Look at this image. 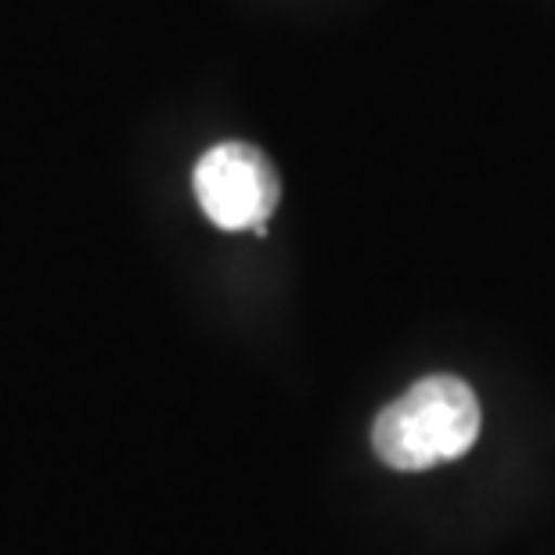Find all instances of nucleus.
I'll return each instance as SVG.
<instances>
[{"mask_svg":"<svg viewBox=\"0 0 555 555\" xmlns=\"http://www.w3.org/2000/svg\"><path fill=\"white\" fill-rule=\"evenodd\" d=\"M480 437V401L459 375H426L386 404L372 426L375 454L401 473H422L465 454Z\"/></svg>","mask_w":555,"mask_h":555,"instance_id":"obj_1","label":"nucleus"},{"mask_svg":"<svg viewBox=\"0 0 555 555\" xmlns=\"http://www.w3.org/2000/svg\"><path fill=\"white\" fill-rule=\"evenodd\" d=\"M195 195L217 228H263L278 206V173L260 149L246 141H224L198 159Z\"/></svg>","mask_w":555,"mask_h":555,"instance_id":"obj_2","label":"nucleus"}]
</instances>
